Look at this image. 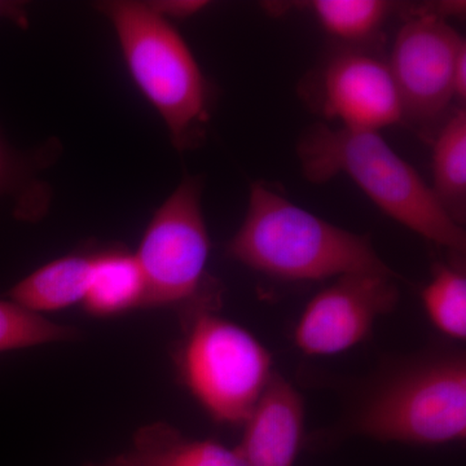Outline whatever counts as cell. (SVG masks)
Returning <instances> with one entry per match:
<instances>
[{
    "instance_id": "obj_5",
    "label": "cell",
    "mask_w": 466,
    "mask_h": 466,
    "mask_svg": "<svg viewBox=\"0 0 466 466\" xmlns=\"http://www.w3.org/2000/svg\"><path fill=\"white\" fill-rule=\"evenodd\" d=\"M218 305L207 300L182 312L177 370L211 419L242 426L274 376L272 358L249 330L219 317Z\"/></svg>"
},
{
    "instance_id": "obj_3",
    "label": "cell",
    "mask_w": 466,
    "mask_h": 466,
    "mask_svg": "<svg viewBox=\"0 0 466 466\" xmlns=\"http://www.w3.org/2000/svg\"><path fill=\"white\" fill-rule=\"evenodd\" d=\"M311 183L348 175L383 213L426 240L464 258L466 233L446 213L431 187L377 131L315 125L297 146Z\"/></svg>"
},
{
    "instance_id": "obj_2",
    "label": "cell",
    "mask_w": 466,
    "mask_h": 466,
    "mask_svg": "<svg viewBox=\"0 0 466 466\" xmlns=\"http://www.w3.org/2000/svg\"><path fill=\"white\" fill-rule=\"evenodd\" d=\"M227 254L280 280L318 281L350 274L400 278L370 236L334 226L262 183L251 184L247 216L227 244Z\"/></svg>"
},
{
    "instance_id": "obj_17",
    "label": "cell",
    "mask_w": 466,
    "mask_h": 466,
    "mask_svg": "<svg viewBox=\"0 0 466 466\" xmlns=\"http://www.w3.org/2000/svg\"><path fill=\"white\" fill-rule=\"evenodd\" d=\"M305 7L330 35L355 45L376 35L392 5L382 0H314Z\"/></svg>"
},
{
    "instance_id": "obj_4",
    "label": "cell",
    "mask_w": 466,
    "mask_h": 466,
    "mask_svg": "<svg viewBox=\"0 0 466 466\" xmlns=\"http://www.w3.org/2000/svg\"><path fill=\"white\" fill-rule=\"evenodd\" d=\"M95 8L115 30L128 75L161 116L174 148L201 147L210 121L211 88L182 34L148 2L106 0Z\"/></svg>"
},
{
    "instance_id": "obj_8",
    "label": "cell",
    "mask_w": 466,
    "mask_h": 466,
    "mask_svg": "<svg viewBox=\"0 0 466 466\" xmlns=\"http://www.w3.org/2000/svg\"><path fill=\"white\" fill-rule=\"evenodd\" d=\"M398 278L350 274L319 291L300 315L294 342L305 354L334 355L355 348L372 333L380 318L400 302Z\"/></svg>"
},
{
    "instance_id": "obj_22",
    "label": "cell",
    "mask_w": 466,
    "mask_h": 466,
    "mask_svg": "<svg viewBox=\"0 0 466 466\" xmlns=\"http://www.w3.org/2000/svg\"><path fill=\"white\" fill-rule=\"evenodd\" d=\"M87 466H134L131 464L130 460H128L127 456L121 455L116 456V458L109 460V461L103 462V464H90Z\"/></svg>"
},
{
    "instance_id": "obj_6",
    "label": "cell",
    "mask_w": 466,
    "mask_h": 466,
    "mask_svg": "<svg viewBox=\"0 0 466 466\" xmlns=\"http://www.w3.org/2000/svg\"><path fill=\"white\" fill-rule=\"evenodd\" d=\"M202 188L201 177L184 175L144 231L135 253L146 281L144 309L184 312L220 296L219 285L207 274L210 238Z\"/></svg>"
},
{
    "instance_id": "obj_16",
    "label": "cell",
    "mask_w": 466,
    "mask_h": 466,
    "mask_svg": "<svg viewBox=\"0 0 466 466\" xmlns=\"http://www.w3.org/2000/svg\"><path fill=\"white\" fill-rule=\"evenodd\" d=\"M424 309L431 323L449 339H466V274L462 258L438 262L421 293Z\"/></svg>"
},
{
    "instance_id": "obj_19",
    "label": "cell",
    "mask_w": 466,
    "mask_h": 466,
    "mask_svg": "<svg viewBox=\"0 0 466 466\" xmlns=\"http://www.w3.org/2000/svg\"><path fill=\"white\" fill-rule=\"evenodd\" d=\"M148 3L156 14L168 21L186 20L200 14L210 5L205 0H155Z\"/></svg>"
},
{
    "instance_id": "obj_11",
    "label": "cell",
    "mask_w": 466,
    "mask_h": 466,
    "mask_svg": "<svg viewBox=\"0 0 466 466\" xmlns=\"http://www.w3.org/2000/svg\"><path fill=\"white\" fill-rule=\"evenodd\" d=\"M146 281L135 253L112 247L92 253L90 278L81 305L95 318L144 309Z\"/></svg>"
},
{
    "instance_id": "obj_21",
    "label": "cell",
    "mask_w": 466,
    "mask_h": 466,
    "mask_svg": "<svg viewBox=\"0 0 466 466\" xmlns=\"http://www.w3.org/2000/svg\"><path fill=\"white\" fill-rule=\"evenodd\" d=\"M453 99L458 100L460 108L466 101V45L460 50L453 69Z\"/></svg>"
},
{
    "instance_id": "obj_9",
    "label": "cell",
    "mask_w": 466,
    "mask_h": 466,
    "mask_svg": "<svg viewBox=\"0 0 466 466\" xmlns=\"http://www.w3.org/2000/svg\"><path fill=\"white\" fill-rule=\"evenodd\" d=\"M318 87L320 112L342 127L379 133L404 119L388 61L367 52L346 50L330 58Z\"/></svg>"
},
{
    "instance_id": "obj_20",
    "label": "cell",
    "mask_w": 466,
    "mask_h": 466,
    "mask_svg": "<svg viewBox=\"0 0 466 466\" xmlns=\"http://www.w3.org/2000/svg\"><path fill=\"white\" fill-rule=\"evenodd\" d=\"M0 20L9 21L20 29L26 30L30 25V20L25 3L0 0Z\"/></svg>"
},
{
    "instance_id": "obj_7",
    "label": "cell",
    "mask_w": 466,
    "mask_h": 466,
    "mask_svg": "<svg viewBox=\"0 0 466 466\" xmlns=\"http://www.w3.org/2000/svg\"><path fill=\"white\" fill-rule=\"evenodd\" d=\"M464 39L446 20L408 18L388 61L403 118L429 126L446 115L453 100V69Z\"/></svg>"
},
{
    "instance_id": "obj_12",
    "label": "cell",
    "mask_w": 466,
    "mask_h": 466,
    "mask_svg": "<svg viewBox=\"0 0 466 466\" xmlns=\"http://www.w3.org/2000/svg\"><path fill=\"white\" fill-rule=\"evenodd\" d=\"M60 150L57 140L23 152L0 139V201H12L14 216L21 222H39L50 210L52 191L41 174Z\"/></svg>"
},
{
    "instance_id": "obj_18",
    "label": "cell",
    "mask_w": 466,
    "mask_h": 466,
    "mask_svg": "<svg viewBox=\"0 0 466 466\" xmlns=\"http://www.w3.org/2000/svg\"><path fill=\"white\" fill-rule=\"evenodd\" d=\"M82 333L76 327L54 323L11 299H0V354L47 345L76 341Z\"/></svg>"
},
{
    "instance_id": "obj_1",
    "label": "cell",
    "mask_w": 466,
    "mask_h": 466,
    "mask_svg": "<svg viewBox=\"0 0 466 466\" xmlns=\"http://www.w3.org/2000/svg\"><path fill=\"white\" fill-rule=\"evenodd\" d=\"M385 443L465 441L466 358L431 349L392 360L370 380L336 433Z\"/></svg>"
},
{
    "instance_id": "obj_10",
    "label": "cell",
    "mask_w": 466,
    "mask_h": 466,
    "mask_svg": "<svg viewBox=\"0 0 466 466\" xmlns=\"http://www.w3.org/2000/svg\"><path fill=\"white\" fill-rule=\"evenodd\" d=\"M236 449L248 466H294L305 433V401L289 381L274 373L245 421Z\"/></svg>"
},
{
    "instance_id": "obj_14",
    "label": "cell",
    "mask_w": 466,
    "mask_h": 466,
    "mask_svg": "<svg viewBox=\"0 0 466 466\" xmlns=\"http://www.w3.org/2000/svg\"><path fill=\"white\" fill-rule=\"evenodd\" d=\"M92 253H73L46 263L15 284L8 291V299L41 315L82 303Z\"/></svg>"
},
{
    "instance_id": "obj_15",
    "label": "cell",
    "mask_w": 466,
    "mask_h": 466,
    "mask_svg": "<svg viewBox=\"0 0 466 466\" xmlns=\"http://www.w3.org/2000/svg\"><path fill=\"white\" fill-rule=\"evenodd\" d=\"M433 191L441 208L460 226L466 218V110L456 109L434 142Z\"/></svg>"
},
{
    "instance_id": "obj_13",
    "label": "cell",
    "mask_w": 466,
    "mask_h": 466,
    "mask_svg": "<svg viewBox=\"0 0 466 466\" xmlns=\"http://www.w3.org/2000/svg\"><path fill=\"white\" fill-rule=\"evenodd\" d=\"M126 456L134 466H248L238 449L191 440L167 422L139 429Z\"/></svg>"
}]
</instances>
